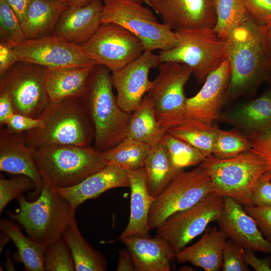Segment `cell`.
<instances>
[{"instance_id":"49","label":"cell","mask_w":271,"mask_h":271,"mask_svg":"<svg viewBox=\"0 0 271 271\" xmlns=\"http://www.w3.org/2000/svg\"><path fill=\"white\" fill-rule=\"evenodd\" d=\"M117 271H134L135 268L131 255L127 249H121L118 253Z\"/></svg>"},{"instance_id":"2","label":"cell","mask_w":271,"mask_h":271,"mask_svg":"<svg viewBox=\"0 0 271 271\" xmlns=\"http://www.w3.org/2000/svg\"><path fill=\"white\" fill-rule=\"evenodd\" d=\"M43 123L26 132L29 146L38 149L53 146L90 147L94 128L82 97L50 101L38 117Z\"/></svg>"},{"instance_id":"26","label":"cell","mask_w":271,"mask_h":271,"mask_svg":"<svg viewBox=\"0 0 271 271\" xmlns=\"http://www.w3.org/2000/svg\"><path fill=\"white\" fill-rule=\"evenodd\" d=\"M68 7L63 0H32L21 22L26 39L53 35L62 14Z\"/></svg>"},{"instance_id":"54","label":"cell","mask_w":271,"mask_h":271,"mask_svg":"<svg viewBox=\"0 0 271 271\" xmlns=\"http://www.w3.org/2000/svg\"><path fill=\"white\" fill-rule=\"evenodd\" d=\"M142 1L143 3H145L147 5L150 6L153 0H142Z\"/></svg>"},{"instance_id":"3","label":"cell","mask_w":271,"mask_h":271,"mask_svg":"<svg viewBox=\"0 0 271 271\" xmlns=\"http://www.w3.org/2000/svg\"><path fill=\"white\" fill-rule=\"evenodd\" d=\"M106 67L95 64L86 92L82 97L94 128V148L103 153L126 138L132 112L122 109L113 94L111 74Z\"/></svg>"},{"instance_id":"8","label":"cell","mask_w":271,"mask_h":271,"mask_svg":"<svg viewBox=\"0 0 271 271\" xmlns=\"http://www.w3.org/2000/svg\"><path fill=\"white\" fill-rule=\"evenodd\" d=\"M142 0H103L100 22L113 23L127 29L142 42L145 51H166L175 47L174 31L158 21Z\"/></svg>"},{"instance_id":"12","label":"cell","mask_w":271,"mask_h":271,"mask_svg":"<svg viewBox=\"0 0 271 271\" xmlns=\"http://www.w3.org/2000/svg\"><path fill=\"white\" fill-rule=\"evenodd\" d=\"M95 64L112 72L133 61L145 51L141 41L124 28L113 23H102L93 35L80 44Z\"/></svg>"},{"instance_id":"51","label":"cell","mask_w":271,"mask_h":271,"mask_svg":"<svg viewBox=\"0 0 271 271\" xmlns=\"http://www.w3.org/2000/svg\"><path fill=\"white\" fill-rule=\"evenodd\" d=\"M261 37L265 55L271 66V22L261 27Z\"/></svg>"},{"instance_id":"21","label":"cell","mask_w":271,"mask_h":271,"mask_svg":"<svg viewBox=\"0 0 271 271\" xmlns=\"http://www.w3.org/2000/svg\"><path fill=\"white\" fill-rule=\"evenodd\" d=\"M103 0H92L81 7H68L61 15L54 36L80 45L88 40L101 24Z\"/></svg>"},{"instance_id":"52","label":"cell","mask_w":271,"mask_h":271,"mask_svg":"<svg viewBox=\"0 0 271 271\" xmlns=\"http://www.w3.org/2000/svg\"><path fill=\"white\" fill-rule=\"evenodd\" d=\"M69 7H81L89 4L92 0H63Z\"/></svg>"},{"instance_id":"47","label":"cell","mask_w":271,"mask_h":271,"mask_svg":"<svg viewBox=\"0 0 271 271\" xmlns=\"http://www.w3.org/2000/svg\"><path fill=\"white\" fill-rule=\"evenodd\" d=\"M245 263L257 271H271V257L258 258L254 251L245 250L244 253Z\"/></svg>"},{"instance_id":"24","label":"cell","mask_w":271,"mask_h":271,"mask_svg":"<svg viewBox=\"0 0 271 271\" xmlns=\"http://www.w3.org/2000/svg\"><path fill=\"white\" fill-rule=\"evenodd\" d=\"M228 240L216 226L208 228L201 238L192 245L185 247L176 254L179 262H190L206 271L222 269L223 252Z\"/></svg>"},{"instance_id":"18","label":"cell","mask_w":271,"mask_h":271,"mask_svg":"<svg viewBox=\"0 0 271 271\" xmlns=\"http://www.w3.org/2000/svg\"><path fill=\"white\" fill-rule=\"evenodd\" d=\"M216 221L228 239L244 249L271 253V243L243 206L232 198L223 197V208Z\"/></svg>"},{"instance_id":"43","label":"cell","mask_w":271,"mask_h":271,"mask_svg":"<svg viewBox=\"0 0 271 271\" xmlns=\"http://www.w3.org/2000/svg\"><path fill=\"white\" fill-rule=\"evenodd\" d=\"M5 125L6 128L11 131L23 132L41 127L43 125V123L39 118L14 113L8 120Z\"/></svg>"},{"instance_id":"5","label":"cell","mask_w":271,"mask_h":271,"mask_svg":"<svg viewBox=\"0 0 271 271\" xmlns=\"http://www.w3.org/2000/svg\"><path fill=\"white\" fill-rule=\"evenodd\" d=\"M200 165L211 179L213 193L229 197L243 206H253L255 185L269 169L266 160L252 148L228 158L211 155Z\"/></svg>"},{"instance_id":"38","label":"cell","mask_w":271,"mask_h":271,"mask_svg":"<svg viewBox=\"0 0 271 271\" xmlns=\"http://www.w3.org/2000/svg\"><path fill=\"white\" fill-rule=\"evenodd\" d=\"M44 267L47 271H76L71 250L62 236L55 243L45 247Z\"/></svg>"},{"instance_id":"55","label":"cell","mask_w":271,"mask_h":271,"mask_svg":"<svg viewBox=\"0 0 271 271\" xmlns=\"http://www.w3.org/2000/svg\"><path fill=\"white\" fill-rule=\"evenodd\" d=\"M271 254V253H270Z\"/></svg>"},{"instance_id":"6","label":"cell","mask_w":271,"mask_h":271,"mask_svg":"<svg viewBox=\"0 0 271 271\" xmlns=\"http://www.w3.org/2000/svg\"><path fill=\"white\" fill-rule=\"evenodd\" d=\"M33 159L44 185L52 188L75 186L107 165L102 153L90 147L40 148L35 150Z\"/></svg>"},{"instance_id":"35","label":"cell","mask_w":271,"mask_h":271,"mask_svg":"<svg viewBox=\"0 0 271 271\" xmlns=\"http://www.w3.org/2000/svg\"><path fill=\"white\" fill-rule=\"evenodd\" d=\"M161 142L168 152L175 166L179 169L198 166L207 158L198 149L167 131Z\"/></svg>"},{"instance_id":"16","label":"cell","mask_w":271,"mask_h":271,"mask_svg":"<svg viewBox=\"0 0 271 271\" xmlns=\"http://www.w3.org/2000/svg\"><path fill=\"white\" fill-rule=\"evenodd\" d=\"M231 66L227 59L207 76L203 86L194 96L187 98L186 118L214 123L220 119L221 110L227 99Z\"/></svg>"},{"instance_id":"30","label":"cell","mask_w":271,"mask_h":271,"mask_svg":"<svg viewBox=\"0 0 271 271\" xmlns=\"http://www.w3.org/2000/svg\"><path fill=\"white\" fill-rule=\"evenodd\" d=\"M62 237L71 250L76 271H104L107 269V261L104 255L83 238L75 217L66 226Z\"/></svg>"},{"instance_id":"27","label":"cell","mask_w":271,"mask_h":271,"mask_svg":"<svg viewBox=\"0 0 271 271\" xmlns=\"http://www.w3.org/2000/svg\"><path fill=\"white\" fill-rule=\"evenodd\" d=\"M94 65L48 69L46 89L50 101L69 97H82L87 91Z\"/></svg>"},{"instance_id":"25","label":"cell","mask_w":271,"mask_h":271,"mask_svg":"<svg viewBox=\"0 0 271 271\" xmlns=\"http://www.w3.org/2000/svg\"><path fill=\"white\" fill-rule=\"evenodd\" d=\"M220 119L247 133H259L271 130V87L257 98L225 113Z\"/></svg>"},{"instance_id":"17","label":"cell","mask_w":271,"mask_h":271,"mask_svg":"<svg viewBox=\"0 0 271 271\" xmlns=\"http://www.w3.org/2000/svg\"><path fill=\"white\" fill-rule=\"evenodd\" d=\"M150 7L173 31L213 29L216 22L215 0H153Z\"/></svg>"},{"instance_id":"15","label":"cell","mask_w":271,"mask_h":271,"mask_svg":"<svg viewBox=\"0 0 271 271\" xmlns=\"http://www.w3.org/2000/svg\"><path fill=\"white\" fill-rule=\"evenodd\" d=\"M161 64L158 55L145 51L138 58L121 69L112 72L117 101L124 110L132 112L153 85L150 71Z\"/></svg>"},{"instance_id":"33","label":"cell","mask_w":271,"mask_h":271,"mask_svg":"<svg viewBox=\"0 0 271 271\" xmlns=\"http://www.w3.org/2000/svg\"><path fill=\"white\" fill-rule=\"evenodd\" d=\"M150 146L125 138L113 148L103 153L107 165L119 167L126 171L143 168Z\"/></svg>"},{"instance_id":"42","label":"cell","mask_w":271,"mask_h":271,"mask_svg":"<svg viewBox=\"0 0 271 271\" xmlns=\"http://www.w3.org/2000/svg\"><path fill=\"white\" fill-rule=\"evenodd\" d=\"M253 218L264 238L271 243V206H243Z\"/></svg>"},{"instance_id":"29","label":"cell","mask_w":271,"mask_h":271,"mask_svg":"<svg viewBox=\"0 0 271 271\" xmlns=\"http://www.w3.org/2000/svg\"><path fill=\"white\" fill-rule=\"evenodd\" d=\"M166 132L159 124L152 101L146 94L132 112L126 130V138L152 146L160 143Z\"/></svg>"},{"instance_id":"37","label":"cell","mask_w":271,"mask_h":271,"mask_svg":"<svg viewBox=\"0 0 271 271\" xmlns=\"http://www.w3.org/2000/svg\"><path fill=\"white\" fill-rule=\"evenodd\" d=\"M25 39L19 18L6 0H0V43L14 48Z\"/></svg>"},{"instance_id":"39","label":"cell","mask_w":271,"mask_h":271,"mask_svg":"<svg viewBox=\"0 0 271 271\" xmlns=\"http://www.w3.org/2000/svg\"><path fill=\"white\" fill-rule=\"evenodd\" d=\"M36 185L29 177L16 175L9 179H0V213L14 199L26 191L35 190Z\"/></svg>"},{"instance_id":"23","label":"cell","mask_w":271,"mask_h":271,"mask_svg":"<svg viewBox=\"0 0 271 271\" xmlns=\"http://www.w3.org/2000/svg\"><path fill=\"white\" fill-rule=\"evenodd\" d=\"M127 172L130 188V215L119 238L130 235L149 237V215L156 198L149 190L144 167Z\"/></svg>"},{"instance_id":"53","label":"cell","mask_w":271,"mask_h":271,"mask_svg":"<svg viewBox=\"0 0 271 271\" xmlns=\"http://www.w3.org/2000/svg\"><path fill=\"white\" fill-rule=\"evenodd\" d=\"M9 239H10L9 237L3 232L2 240L1 239V251H2V249H3L4 246L7 243Z\"/></svg>"},{"instance_id":"50","label":"cell","mask_w":271,"mask_h":271,"mask_svg":"<svg viewBox=\"0 0 271 271\" xmlns=\"http://www.w3.org/2000/svg\"><path fill=\"white\" fill-rule=\"evenodd\" d=\"M32 0H6L20 22L24 17Z\"/></svg>"},{"instance_id":"4","label":"cell","mask_w":271,"mask_h":271,"mask_svg":"<svg viewBox=\"0 0 271 271\" xmlns=\"http://www.w3.org/2000/svg\"><path fill=\"white\" fill-rule=\"evenodd\" d=\"M17 199L20 207L14 213L8 211L9 216L23 226L29 237L45 247L57 241L75 217L76 210L69 201L45 185L33 201L23 194Z\"/></svg>"},{"instance_id":"7","label":"cell","mask_w":271,"mask_h":271,"mask_svg":"<svg viewBox=\"0 0 271 271\" xmlns=\"http://www.w3.org/2000/svg\"><path fill=\"white\" fill-rule=\"evenodd\" d=\"M176 46L160 51L161 63L175 62L190 67L199 83H204L207 75L228 58V40L219 38L213 29H179L174 31Z\"/></svg>"},{"instance_id":"13","label":"cell","mask_w":271,"mask_h":271,"mask_svg":"<svg viewBox=\"0 0 271 271\" xmlns=\"http://www.w3.org/2000/svg\"><path fill=\"white\" fill-rule=\"evenodd\" d=\"M223 206V197L211 193L192 207L175 213L156 228L175 254L217 221Z\"/></svg>"},{"instance_id":"34","label":"cell","mask_w":271,"mask_h":271,"mask_svg":"<svg viewBox=\"0 0 271 271\" xmlns=\"http://www.w3.org/2000/svg\"><path fill=\"white\" fill-rule=\"evenodd\" d=\"M216 22L213 30L227 40L233 31L248 17L241 0H215Z\"/></svg>"},{"instance_id":"22","label":"cell","mask_w":271,"mask_h":271,"mask_svg":"<svg viewBox=\"0 0 271 271\" xmlns=\"http://www.w3.org/2000/svg\"><path fill=\"white\" fill-rule=\"evenodd\" d=\"M130 253L136 271H169L175 257L167 242L160 236L130 235L119 238Z\"/></svg>"},{"instance_id":"36","label":"cell","mask_w":271,"mask_h":271,"mask_svg":"<svg viewBox=\"0 0 271 271\" xmlns=\"http://www.w3.org/2000/svg\"><path fill=\"white\" fill-rule=\"evenodd\" d=\"M251 143L247 137L236 129H219L212 155L219 158L237 155L251 149Z\"/></svg>"},{"instance_id":"1","label":"cell","mask_w":271,"mask_h":271,"mask_svg":"<svg viewBox=\"0 0 271 271\" xmlns=\"http://www.w3.org/2000/svg\"><path fill=\"white\" fill-rule=\"evenodd\" d=\"M261 27L248 16L227 40L231 75L227 99L252 93L262 82L271 78Z\"/></svg>"},{"instance_id":"46","label":"cell","mask_w":271,"mask_h":271,"mask_svg":"<svg viewBox=\"0 0 271 271\" xmlns=\"http://www.w3.org/2000/svg\"><path fill=\"white\" fill-rule=\"evenodd\" d=\"M20 61L13 48L0 43V76Z\"/></svg>"},{"instance_id":"31","label":"cell","mask_w":271,"mask_h":271,"mask_svg":"<svg viewBox=\"0 0 271 271\" xmlns=\"http://www.w3.org/2000/svg\"><path fill=\"white\" fill-rule=\"evenodd\" d=\"M0 229L15 244L17 258L27 271H44L45 247L36 242L22 232L20 226L13 221L1 219Z\"/></svg>"},{"instance_id":"32","label":"cell","mask_w":271,"mask_h":271,"mask_svg":"<svg viewBox=\"0 0 271 271\" xmlns=\"http://www.w3.org/2000/svg\"><path fill=\"white\" fill-rule=\"evenodd\" d=\"M219 129L214 123L186 118L167 132L192 145L207 157L212 155Z\"/></svg>"},{"instance_id":"14","label":"cell","mask_w":271,"mask_h":271,"mask_svg":"<svg viewBox=\"0 0 271 271\" xmlns=\"http://www.w3.org/2000/svg\"><path fill=\"white\" fill-rule=\"evenodd\" d=\"M13 48L21 61L49 69L95 64L80 45L69 43L54 35L25 39Z\"/></svg>"},{"instance_id":"45","label":"cell","mask_w":271,"mask_h":271,"mask_svg":"<svg viewBox=\"0 0 271 271\" xmlns=\"http://www.w3.org/2000/svg\"><path fill=\"white\" fill-rule=\"evenodd\" d=\"M251 148L267 162L269 169L266 172L271 175V130L259 133H247Z\"/></svg>"},{"instance_id":"40","label":"cell","mask_w":271,"mask_h":271,"mask_svg":"<svg viewBox=\"0 0 271 271\" xmlns=\"http://www.w3.org/2000/svg\"><path fill=\"white\" fill-rule=\"evenodd\" d=\"M245 249L227 240L223 252V271H248L244 258Z\"/></svg>"},{"instance_id":"20","label":"cell","mask_w":271,"mask_h":271,"mask_svg":"<svg viewBox=\"0 0 271 271\" xmlns=\"http://www.w3.org/2000/svg\"><path fill=\"white\" fill-rule=\"evenodd\" d=\"M119 187H129L127 171L116 166L107 165L75 186L66 188H52L65 198L76 210L87 200L95 199L108 190Z\"/></svg>"},{"instance_id":"48","label":"cell","mask_w":271,"mask_h":271,"mask_svg":"<svg viewBox=\"0 0 271 271\" xmlns=\"http://www.w3.org/2000/svg\"><path fill=\"white\" fill-rule=\"evenodd\" d=\"M15 113L13 103L7 93L0 92V126L6 125L9 118Z\"/></svg>"},{"instance_id":"44","label":"cell","mask_w":271,"mask_h":271,"mask_svg":"<svg viewBox=\"0 0 271 271\" xmlns=\"http://www.w3.org/2000/svg\"><path fill=\"white\" fill-rule=\"evenodd\" d=\"M252 202L253 206H271V175L266 172L255 185Z\"/></svg>"},{"instance_id":"10","label":"cell","mask_w":271,"mask_h":271,"mask_svg":"<svg viewBox=\"0 0 271 271\" xmlns=\"http://www.w3.org/2000/svg\"><path fill=\"white\" fill-rule=\"evenodd\" d=\"M158 66L159 74L147 94L153 102L159 124L167 131L186 118L184 88L192 70L175 62L161 63Z\"/></svg>"},{"instance_id":"41","label":"cell","mask_w":271,"mask_h":271,"mask_svg":"<svg viewBox=\"0 0 271 271\" xmlns=\"http://www.w3.org/2000/svg\"><path fill=\"white\" fill-rule=\"evenodd\" d=\"M248 16L263 26L271 22V0H241Z\"/></svg>"},{"instance_id":"19","label":"cell","mask_w":271,"mask_h":271,"mask_svg":"<svg viewBox=\"0 0 271 271\" xmlns=\"http://www.w3.org/2000/svg\"><path fill=\"white\" fill-rule=\"evenodd\" d=\"M35 149L27 142L26 132L0 130V171L15 175H24L35 183L36 189L30 197L35 200L44 187L43 181L33 159Z\"/></svg>"},{"instance_id":"9","label":"cell","mask_w":271,"mask_h":271,"mask_svg":"<svg viewBox=\"0 0 271 271\" xmlns=\"http://www.w3.org/2000/svg\"><path fill=\"white\" fill-rule=\"evenodd\" d=\"M213 193L211 179L203 168L179 173L156 197L149 215L150 230L172 215L187 209Z\"/></svg>"},{"instance_id":"11","label":"cell","mask_w":271,"mask_h":271,"mask_svg":"<svg viewBox=\"0 0 271 271\" xmlns=\"http://www.w3.org/2000/svg\"><path fill=\"white\" fill-rule=\"evenodd\" d=\"M48 69L20 60L0 76V92L9 96L15 113L38 118L47 107Z\"/></svg>"},{"instance_id":"28","label":"cell","mask_w":271,"mask_h":271,"mask_svg":"<svg viewBox=\"0 0 271 271\" xmlns=\"http://www.w3.org/2000/svg\"><path fill=\"white\" fill-rule=\"evenodd\" d=\"M144 168L149 190L155 198L184 171L175 166L168 152L161 142L150 147Z\"/></svg>"}]
</instances>
